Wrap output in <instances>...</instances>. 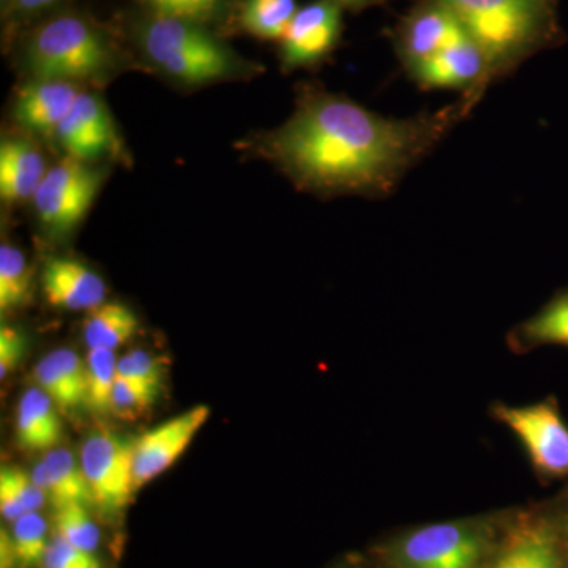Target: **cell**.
Masks as SVG:
<instances>
[{"mask_svg":"<svg viewBox=\"0 0 568 568\" xmlns=\"http://www.w3.org/2000/svg\"><path fill=\"white\" fill-rule=\"evenodd\" d=\"M140 331V321L129 305L103 302L91 310L84 321V339L89 349L118 351Z\"/></svg>","mask_w":568,"mask_h":568,"instance_id":"20","label":"cell"},{"mask_svg":"<svg viewBox=\"0 0 568 568\" xmlns=\"http://www.w3.org/2000/svg\"><path fill=\"white\" fill-rule=\"evenodd\" d=\"M104 175L106 173L92 163L70 156L50 168L32 200L43 230L54 237L73 233L95 203Z\"/></svg>","mask_w":568,"mask_h":568,"instance_id":"6","label":"cell"},{"mask_svg":"<svg viewBox=\"0 0 568 568\" xmlns=\"http://www.w3.org/2000/svg\"><path fill=\"white\" fill-rule=\"evenodd\" d=\"M41 291L48 304L71 312H91L106 298V284L88 265L71 257H54L44 265Z\"/></svg>","mask_w":568,"mask_h":568,"instance_id":"13","label":"cell"},{"mask_svg":"<svg viewBox=\"0 0 568 568\" xmlns=\"http://www.w3.org/2000/svg\"><path fill=\"white\" fill-rule=\"evenodd\" d=\"M36 484L43 489L48 503L54 508L82 504L93 508L92 493L82 469L80 455L65 447L44 452L31 470Z\"/></svg>","mask_w":568,"mask_h":568,"instance_id":"17","label":"cell"},{"mask_svg":"<svg viewBox=\"0 0 568 568\" xmlns=\"http://www.w3.org/2000/svg\"><path fill=\"white\" fill-rule=\"evenodd\" d=\"M159 395V390L140 386V384L118 376L114 390H112L110 414H114L115 417L123 418V420H136L149 413Z\"/></svg>","mask_w":568,"mask_h":568,"instance_id":"29","label":"cell"},{"mask_svg":"<svg viewBox=\"0 0 568 568\" xmlns=\"http://www.w3.org/2000/svg\"><path fill=\"white\" fill-rule=\"evenodd\" d=\"M133 36L149 65L185 88L246 80L261 71L200 22L145 13Z\"/></svg>","mask_w":568,"mask_h":568,"instance_id":"2","label":"cell"},{"mask_svg":"<svg viewBox=\"0 0 568 568\" xmlns=\"http://www.w3.org/2000/svg\"><path fill=\"white\" fill-rule=\"evenodd\" d=\"M81 92L74 82L31 78L14 100V119L28 133L55 138Z\"/></svg>","mask_w":568,"mask_h":568,"instance_id":"12","label":"cell"},{"mask_svg":"<svg viewBox=\"0 0 568 568\" xmlns=\"http://www.w3.org/2000/svg\"><path fill=\"white\" fill-rule=\"evenodd\" d=\"M487 568H564L555 529L541 518L519 519Z\"/></svg>","mask_w":568,"mask_h":568,"instance_id":"14","label":"cell"},{"mask_svg":"<svg viewBox=\"0 0 568 568\" xmlns=\"http://www.w3.org/2000/svg\"><path fill=\"white\" fill-rule=\"evenodd\" d=\"M47 159L28 138L6 136L0 144V197L6 204L33 200L47 175Z\"/></svg>","mask_w":568,"mask_h":568,"instance_id":"16","label":"cell"},{"mask_svg":"<svg viewBox=\"0 0 568 568\" xmlns=\"http://www.w3.org/2000/svg\"><path fill=\"white\" fill-rule=\"evenodd\" d=\"M82 469L91 488L93 508L104 518H119L132 503L133 440L110 429H97L85 437L80 450Z\"/></svg>","mask_w":568,"mask_h":568,"instance_id":"7","label":"cell"},{"mask_svg":"<svg viewBox=\"0 0 568 568\" xmlns=\"http://www.w3.org/2000/svg\"><path fill=\"white\" fill-rule=\"evenodd\" d=\"M58 2L61 0H14L13 6L6 14L7 18H13V20H29V18L51 9Z\"/></svg>","mask_w":568,"mask_h":568,"instance_id":"34","label":"cell"},{"mask_svg":"<svg viewBox=\"0 0 568 568\" xmlns=\"http://www.w3.org/2000/svg\"><path fill=\"white\" fill-rule=\"evenodd\" d=\"M334 2L342 7H364L376 2V0H334Z\"/></svg>","mask_w":568,"mask_h":568,"instance_id":"36","label":"cell"},{"mask_svg":"<svg viewBox=\"0 0 568 568\" xmlns=\"http://www.w3.org/2000/svg\"><path fill=\"white\" fill-rule=\"evenodd\" d=\"M148 13L181 18L212 26L224 21L233 9V0H136Z\"/></svg>","mask_w":568,"mask_h":568,"instance_id":"27","label":"cell"},{"mask_svg":"<svg viewBox=\"0 0 568 568\" xmlns=\"http://www.w3.org/2000/svg\"><path fill=\"white\" fill-rule=\"evenodd\" d=\"M342 31V6L334 0H316L297 10L280 40L286 69H301L323 61L334 50Z\"/></svg>","mask_w":568,"mask_h":568,"instance_id":"11","label":"cell"},{"mask_svg":"<svg viewBox=\"0 0 568 568\" xmlns=\"http://www.w3.org/2000/svg\"><path fill=\"white\" fill-rule=\"evenodd\" d=\"M118 364L115 351L89 349L85 357V407L92 413L110 414Z\"/></svg>","mask_w":568,"mask_h":568,"instance_id":"26","label":"cell"},{"mask_svg":"<svg viewBox=\"0 0 568 568\" xmlns=\"http://www.w3.org/2000/svg\"><path fill=\"white\" fill-rule=\"evenodd\" d=\"M499 418L521 440L530 462L551 477L568 476V426L551 402L495 407Z\"/></svg>","mask_w":568,"mask_h":568,"instance_id":"8","label":"cell"},{"mask_svg":"<svg viewBox=\"0 0 568 568\" xmlns=\"http://www.w3.org/2000/svg\"><path fill=\"white\" fill-rule=\"evenodd\" d=\"M463 108L387 119L334 93L306 92L260 151L295 186L321 194H386L457 121Z\"/></svg>","mask_w":568,"mask_h":568,"instance_id":"1","label":"cell"},{"mask_svg":"<svg viewBox=\"0 0 568 568\" xmlns=\"http://www.w3.org/2000/svg\"><path fill=\"white\" fill-rule=\"evenodd\" d=\"M14 555L21 568H41L52 537L51 523L41 511H29L10 523Z\"/></svg>","mask_w":568,"mask_h":568,"instance_id":"25","label":"cell"},{"mask_svg":"<svg viewBox=\"0 0 568 568\" xmlns=\"http://www.w3.org/2000/svg\"><path fill=\"white\" fill-rule=\"evenodd\" d=\"M211 416L207 406H194L133 440L134 488L141 489L182 457Z\"/></svg>","mask_w":568,"mask_h":568,"instance_id":"10","label":"cell"},{"mask_svg":"<svg viewBox=\"0 0 568 568\" xmlns=\"http://www.w3.org/2000/svg\"><path fill=\"white\" fill-rule=\"evenodd\" d=\"M0 568H21L14 555L13 544L9 530H0Z\"/></svg>","mask_w":568,"mask_h":568,"instance_id":"35","label":"cell"},{"mask_svg":"<svg viewBox=\"0 0 568 568\" xmlns=\"http://www.w3.org/2000/svg\"><path fill=\"white\" fill-rule=\"evenodd\" d=\"M59 407L51 396L40 387L29 388L18 403V446L32 452H48L59 447L63 437V425Z\"/></svg>","mask_w":568,"mask_h":568,"instance_id":"19","label":"cell"},{"mask_svg":"<svg viewBox=\"0 0 568 568\" xmlns=\"http://www.w3.org/2000/svg\"><path fill=\"white\" fill-rule=\"evenodd\" d=\"M414 80L429 89L476 88L489 65L476 41L469 40L435 58L407 67Z\"/></svg>","mask_w":568,"mask_h":568,"instance_id":"18","label":"cell"},{"mask_svg":"<svg viewBox=\"0 0 568 568\" xmlns=\"http://www.w3.org/2000/svg\"><path fill=\"white\" fill-rule=\"evenodd\" d=\"M24 353V335L11 325H2L0 328V377L2 379H7L17 369Z\"/></svg>","mask_w":568,"mask_h":568,"instance_id":"33","label":"cell"},{"mask_svg":"<svg viewBox=\"0 0 568 568\" xmlns=\"http://www.w3.org/2000/svg\"><path fill=\"white\" fill-rule=\"evenodd\" d=\"M121 48L95 22L82 14H55L29 37L22 65L31 78L74 84H106L121 71Z\"/></svg>","mask_w":568,"mask_h":568,"instance_id":"3","label":"cell"},{"mask_svg":"<svg viewBox=\"0 0 568 568\" xmlns=\"http://www.w3.org/2000/svg\"><path fill=\"white\" fill-rule=\"evenodd\" d=\"M297 10V0H244L239 22L256 39L282 40Z\"/></svg>","mask_w":568,"mask_h":568,"instance_id":"21","label":"cell"},{"mask_svg":"<svg viewBox=\"0 0 568 568\" xmlns=\"http://www.w3.org/2000/svg\"><path fill=\"white\" fill-rule=\"evenodd\" d=\"M523 342L532 345L568 346V294L545 306L538 315L523 325Z\"/></svg>","mask_w":568,"mask_h":568,"instance_id":"28","label":"cell"},{"mask_svg":"<svg viewBox=\"0 0 568 568\" xmlns=\"http://www.w3.org/2000/svg\"><path fill=\"white\" fill-rule=\"evenodd\" d=\"M0 3H2V11L6 14L11 9V6H13L14 0H0Z\"/></svg>","mask_w":568,"mask_h":568,"instance_id":"37","label":"cell"},{"mask_svg":"<svg viewBox=\"0 0 568 568\" xmlns=\"http://www.w3.org/2000/svg\"><path fill=\"white\" fill-rule=\"evenodd\" d=\"M469 40L473 39L458 18L436 2L407 22L403 33V55L407 67L416 65Z\"/></svg>","mask_w":568,"mask_h":568,"instance_id":"15","label":"cell"},{"mask_svg":"<svg viewBox=\"0 0 568 568\" xmlns=\"http://www.w3.org/2000/svg\"><path fill=\"white\" fill-rule=\"evenodd\" d=\"M41 568H108L99 552L84 551L52 534Z\"/></svg>","mask_w":568,"mask_h":568,"instance_id":"31","label":"cell"},{"mask_svg":"<svg viewBox=\"0 0 568 568\" xmlns=\"http://www.w3.org/2000/svg\"><path fill=\"white\" fill-rule=\"evenodd\" d=\"M489 530L480 521L424 526L396 538L387 549L394 568H485Z\"/></svg>","mask_w":568,"mask_h":568,"instance_id":"5","label":"cell"},{"mask_svg":"<svg viewBox=\"0 0 568 568\" xmlns=\"http://www.w3.org/2000/svg\"><path fill=\"white\" fill-rule=\"evenodd\" d=\"M70 159L95 163L110 156H122L121 134L106 104L95 93L82 91L55 133Z\"/></svg>","mask_w":568,"mask_h":568,"instance_id":"9","label":"cell"},{"mask_svg":"<svg viewBox=\"0 0 568 568\" xmlns=\"http://www.w3.org/2000/svg\"><path fill=\"white\" fill-rule=\"evenodd\" d=\"M465 26L487 58L489 70L530 50L547 24L541 0H436Z\"/></svg>","mask_w":568,"mask_h":568,"instance_id":"4","label":"cell"},{"mask_svg":"<svg viewBox=\"0 0 568 568\" xmlns=\"http://www.w3.org/2000/svg\"><path fill=\"white\" fill-rule=\"evenodd\" d=\"M118 376L140 386L162 392L166 366L148 351L134 349L119 358Z\"/></svg>","mask_w":568,"mask_h":568,"instance_id":"30","label":"cell"},{"mask_svg":"<svg viewBox=\"0 0 568 568\" xmlns=\"http://www.w3.org/2000/svg\"><path fill=\"white\" fill-rule=\"evenodd\" d=\"M32 295V268L18 246H0V312H14L29 304Z\"/></svg>","mask_w":568,"mask_h":568,"instance_id":"22","label":"cell"},{"mask_svg":"<svg viewBox=\"0 0 568 568\" xmlns=\"http://www.w3.org/2000/svg\"><path fill=\"white\" fill-rule=\"evenodd\" d=\"M48 497L36 484L31 474L13 466H3L0 470V514L9 523L29 514L41 511Z\"/></svg>","mask_w":568,"mask_h":568,"instance_id":"23","label":"cell"},{"mask_svg":"<svg viewBox=\"0 0 568 568\" xmlns=\"http://www.w3.org/2000/svg\"><path fill=\"white\" fill-rule=\"evenodd\" d=\"M33 376H36L37 384H39L41 390L50 395L52 402H54L63 413H69V410L82 407L80 402L71 394L69 386H67L65 381H63L61 372H59L58 366H55L54 361H52L51 354L41 358L36 366Z\"/></svg>","mask_w":568,"mask_h":568,"instance_id":"32","label":"cell"},{"mask_svg":"<svg viewBox=\"0 0 568 568\" xmlns=\"http://www.w3.org/2000/svg\"><path fill=\"white\" fill-rule=\"evenodd\" d=\"M92 508L70 504L54 508L51 517L52 534L84 551L99 552L103 547V532L92 517Z\"/></svg>","mask_w":568,"mask_h":568,"instance_id":"24","label":"cell"}]
</instances>
